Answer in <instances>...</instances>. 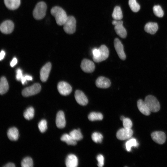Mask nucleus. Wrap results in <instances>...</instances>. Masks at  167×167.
Returning a JSON list of instances; mask_svg holds the SVG:
<instances>
[{
	"label": "nucleus",
	"instance_id": "nucleus-1",
	"mask_svg": "<svg viewBox=\"0 0 167 167\" xmlns=\"http://www.w3.org/2000/svg\"><path fill=\"white\" fill-rule=\"evenodd\" d=\"M50 12L55 18L57 24L60 26L64 24L68 16L62 8L58 6H55L51 9Z\"/></svg>",
	"mask_w": 167,
	"mask_h": 167
},
{
	"label": "nucleus",
	"instance_id": "nucleus-2",
	"mask_svg": "<svg viewBox=\"0 0 167 167\" xmlns=\"http://www.w3.org/2000/svg\"><path fill=\"white\" fill-rule=\"evenodd\" d=\"M47 10V6L43 2L38 3L33 12V15L35 19L40 20L43 19L45 16Z\"/></svg>",
	"mask_w": 167,
	"mask_h": 167
},
{
	"label": "nucleus",
	"instance_id": "nucleus-3",
	"mask_svg": "<svg viewBox=\"0 0 167 167\" xmlns=\"http://www.w3.org/2000/svg\"><path fill=\"white\" fill-rule=\"evenodd\" d=\"M144 101L151 112H156L159 110L160 108V103L154 96H148L145 97Z\"/></svg>",
	"mask_w": 167,
	"mask_h": 167
},
{
	"label": "nucleus",
	"instance_id": "nucleus-4",
	"mask_svg": "<svg viewBox=\"0 0 167 167\" xmlns=\"http://www.w3.org/2000/svg\"><path fill=\"white\" fill-rule=\"evenodd\" d=\"M76 20L73 16H68L63 25L64 31L68 34H73L76 30Z\"/></svg>",
	"mask_w": 167,
	"mask_h": 167
},
{
	"label": "nucleus",
	"instance_id": "nucleus-5",
	"mask_svg": "<svg viewBox=\"0 0 167 167\" xmlns=\"http://www.w3.org/2000/svg\"><path fill=\"white\" fill-rule=\"evenodd\" d=\"M41 87L40 84L36 83L24 89L22 94L23 96L28 97L38 93L41 91Z\"/></svg>",
	"mask_w": 167,
	"mask_h": 167
},
{
	"label": "nucleus",
	"instance_id": "nucleus-6",
	"mask_svg": "<svg viewBox=\"0 0 167 167\" xmlns=\"http://www.w3.org/2000/svg\"><path fill=\"white\" fill-rule=\"evenodd\" d=\"M114 25V29L116 33L121 37L124 38L126 36V31L123 25V21L120 20H114L112 22Z\"/></svg>",
	"mask_w": 167,
	"mask_h": 167
},
{
	"label": "nucleus",
	"instance_id": "nucleus-7",
	"mask_svg": "<svg viewBox=\"0 0 167 167\" xmlns=\"http://www.w3.org/2000/svg\"><path fill=\"white\" fill-rule=\"evenodd\" d=\"M99 54L96 58H93L96 62H99L105 60L109 57V51L107 47L105 45H101L99 48Z\"/></svg>",
	"mask_w": 167,
	"mask_h": 167
},
{
	"label": "nucleus",
	"instance_id": "nucleus-8",
	"mask_svg": "<svg viewBox=\"0 0 167 167\" xmlns=\"http://www.w3.org/2000/svg\"><path fill=\"white\" fill-rule=\"evenodd\" d=\"M57 88L59 93L63 96L68 95L71 92L72 90L71 86L65 81L59 82L58 84Z\"/></svg>",
	"mask_w": 167,
	"mask_h": 167
},
{
	"label": "nucleus",
	"instance_id": "nucleus-9",
	"mask_svg": "<svg viewBox=\"0 0 167 167\" xmlns=\"http://www.w3.org/2000/svg\"><path fill=\"white\" fill-rule=\"evenodd\" d=\"M133 133V131L131 129L124 127L118 131L116 134V137L118 139L125 140L131 137Z\"/></svg>",
	"mask_w": 167,
	"mask_h": 167
},
{
	"label": "nucleus",
	"instance_id": "nucleus-10",
	"mask_svg": "<svg viewBox=\"0 0 167 167\" xmlns=\"http://www.w3.org/2000/svg\"><path fill=\"white\" fill-rule=\"evenodd\" d=\"M80 67L84 72L90 73L94 71L95 66L92 61L88 59H84L82 60Z\"/></svg>",
	"mask_w": 167,
	"mask_h": 167
},
{
	"label": "nucleus",
	"instance_id": "nucleus-11",
	"mask_svg": "<svg viewBox=\"0 0 167 167\" xmlns=\"http://www.w3.org/2000/svg\"><path fill=\"white\" fill-rule=\"evenodd\" d=\"M14 27V25L13 22L10 20H6L1 23L0 29L2 33L9 34L13 32Z\"/></svg>",
	"mask_w": 167,
	"mask_h": 167
},
{
	"label": "nucleus",
	"instance_id": "nucleus-12",
	"mask_svg": "<svg viewBox=\"0 0 167 167\" xmlns=\"http://www.w3.org/2000/svg\"><path fill=\"white\" fill-rule=\"evenodd\" d=\"M115 49L119 58L122 60L126 58V55L124 51L123 46L120 41L117 38L114 41Z\"/></svg>",
	"mask_w": 167,
	"mask_h": 167
},
{
	"label": "nucleus",
	"instance_id": "nucleus-13",
	"mask_svg": "<svg viewBox=\"0 0 167 167\" xmlns=\"http://www.w3.org/2000/svg\"><path fill=\"white\" fill-rule=\"evenodd\" d=\"M152 139L159 144H162L165 141L166 136L164 132L161 131L153 132L151 134Z\"/></svg>",
	"mask_w": 167,
	"mask_h": 167
},
{
	"label": "nucleus",
	"instance_id": "nucleus-14",
	"mask_svg": "<svg viewBox=\"0 0 167 167\" xmlns=\"http://www.w3.org/2000/svg\"><path fill=\"white\" fill-rule=\"evenodd\" d=\"M51 68V64L48 62L44 65L40 71V77L41 80L43 82L47 80Z\"/></svg>",
	"mask_w": 167,
	"mask_h": 167
},
{
	"label": "nucleus",
	"instance_id": "nucleus-15",
	"mask_svg": "<svg viewBox=\"0 0 167 167\" xmlns=\"http://www.w3.org/2000/svg\"><path fill=\"white\" fill-rule=\"evenodd\" d=\"M75 97L76 102L80 105L84 106L88 102V99L84 94L79 90L75 92Z\"/></svg>",
	"mask_w": 167,
	"mask_h": 167
},
{
	"label": "nucleus",
	"instance_id": "nucleus-16",
	"mask_svg": "<svg viewBox=\"0 0 167 167\" xmlns=\"http://www.w3.org/2000/svg\"><path fill=\"white\" fill-rule=\"evenodd\" d=\"M110 80L104 76H100L97 78L96 81V86L99 88H106L111 85Z\"/></svg>",
	"mask_w": 167,
	"mask_h": 167
},
{
	"label": "nucleus",
	"instance_id": "nucleus-17",
	"mask_svg": "<svg viewBox=\"0 0 167 167\" xmlns=\"http://www.w3.org/2000/svg\"><path fill=\"white\" fill-rule=\"evenodd\" d=\"M56 123L57 126L59 128H62L65 126L66 122L65 115L62 111H60L57 113L56 117Z\"/></svg>",
	"mask_w": 167,
	"mask_h": 167
},
{
	"label": "nucleus",
	"instance_id": "nucleus-18",
	"mask_svg": "<svg viewBox=\"0 0 167 167\" xmlns=\"http://www.w3.org/2000/svg\"><path fill=\"white\" fill-rule=\"evenodd\" d=\"M65 164L67 167H76L78 165V159L75 155L73 154L69 155L65 161Z\"/></svg>",
	"mask_w": 167,
	"mask_h": 167
},
{
	"label": "nucleus",
	"instance_id": "nucleus-19",
	"mask_svg": "<svg viewBox=\"0 0 167 167\" xmlns=\"http://www.w3.org/2000/svg\"><path fill=\"white\" fill-rule=\"evenodd\" d=\"M137 105L139 110L142 114L147 116L150 114L151 112L144 101L141 99L139 100L137 102Z\"/></svg>",
	"mask_w": 167,
	"mask_h": 167
},
{
	"label": "nucleus",
	"instance_id": "nucleus-20",
	"mask_svg": "<svg viewBox=\"0 0 167 167\" xmlns=\"http://www.w3.org/2000/svg\"><path fill=\"white\" fill-rule=\"evenodd\" d=\"M158 28L157 24L156 23L150 22L147 23L144 27V30L151 34L155 33Z\"/></svg>",
	"mask_w": 167,
	"mask_h": 167
},
{
	"label": "nucleus",
	"instance_id": "nucleus-21",
	"mask_svg": "<svg viewBox=\"0 0 167 167\" xmlns=\"http://www.w3.org/2000/svg\"><path fill=\"white\" fill-rule=\"evenodd\" d=\"M6 7L11 10H15L18 8L20 4V0H4Z\"/></svg>",
	"mask_w": 167,
	"mask_h": 167
},
{
	"label": "nucleus",
	"instance_id": "nucleus-22",
	"mask_svg": "<svg viewBox=\"0 0 167 167\" xmlns=\"http://www.w3.org/2000/svg\"><path fill=\"white\" fill-rule=\"evenodd\" d=\"M7 135L8 138L11 140L15 141L19 137V131L15 127H12L9 128L7 132Z\"/></svg>",
	"mask_w": 167,
	"mask_h": 167
},
{
	"label": "nucleus",
	"instance_id": "nucleus-23",
	"mask_svg": "<svg viewBox=\"0 0 167 167\" xmlns=\"http://www.w3.org/2000/svg\"><path fill=\"white\" fill-rule=\"evenodd\" d=\"M9 89V85L6 78L2 77L0 82V93L1 95L7 92Z\"/></svg>",
	"mask_w": 167,
	"mask_h": 167
},
{
	"label": "nucleus",
	"instance_id": "nucleus-24",
	"mask_svg": "<svg viewBox=\"0 0 167 167\" xmlns=\"http://www.w3.org/2000/svg\"><path fill=\"white\" fill-rule=\"evenodd\" d=\"M61 140L65 142L67 144L75 145L76 143V141L74 140L69 134H63L61 138Z\"/></svg>",
	"mask_w": 167,
	"mask_h": 167
},
{
	"label": "nucleus",
	"instance_id": "nucleus-25",
	"mask_svg": "<svg viewBox=\"0 0 167 167\" xmlns=\"http://www.w3.org/2000/svg\"><path fill=\"white\" fill-rule=\"evenodd\" d=\"M112 17L116 20H121L123 17L122 12L120 6H115L112 14Z\"/></svg>",
	"mask_w": 167,
	"mask_h": 167
},
{
	"label": "nucleus",
	"instance_id": "nucleus-26",
	"mask_svg": "<svg viewBox=\"0 0 167 167\" xmlns=\"http://www.w3.org/2000/svg\"><path fill=\"white\" fill-rule=\"evenodd\" d=\"M69 135L76 141L80 140L83 138V136L79 129L73 130L70 133Z\"/></svg>",
	"mask_w": 167,
	"mask_h": 167
},
{
	"label": "nucleus",
	"instance_id": "nucleus-27",
	"mask_svg": "<svg viewBox=\"0 0 167 167\" xmlns=\"http://www.w3.org/2000/svg\"><path fill=\"white\" fill-rule=\"evenodd\" d=\"M88 118L91 121L101 120L103 118V116L100 113L92 112L89 114Z\"/></svg>",
	"mask_w": 167,
	"mask_h": 167
},
{
	"label": "nucleus",
	"instance_id": "nucleus-28",
	"mask_svg": "<svg viewBox=\"0 0 167 167\" xmlns=\"http://www.w3.org/2000/svg\"><path fill=\"white\" fill-rule=\"evenodd\" d=\"M34 110L32 107L28 108L24 113V116L26 119L30 120L32 119L34 116Z\"/></svg>",
	"mask_w": 167,
	"mask_h": 167
},
{
	"label": "nucleus",
	"instance_id": "nucleus-29",
	"mask_svg": "<svg viewBox=\"0 0 167 167\" xmlns=\"http://www.w3.org/2000/svg\"><path fill=\"white\" fill-rule=\"evenodd\" d=\"M128 4L131 10L134 12H137L140 9V6L136 0H129Z\"/></svg>",
	"mask_w": 167,
	"mask_h": 167
},
{
	"label": "nucleus",
	"instance_id": "nucleus-30",
	"mask_svg": "<svg viewBox=\"0 0 167 167\" xmlns=\"http://www.w3.org/2000/svg\"><path fill=\"white\" fill-rule=\"evenodd\" d=\"M138 143L136 140L134 138H132L128 140L126 143L125 146L127 151L129 152L131 150L132 147H136L138 145Z\"/></svg>",
	"mask_w": 167,
	"mask_h": 167
},
{
	"label": "nucleus",
	"instance_id": "nucleus-31",
	"mask_svg": "<svg viewBox=\"0 0 167 167\" xmlns=\"http://www.w3.org/2000/svg\"><path fill=\"white\" fill-rule=\"evenodd\" d=\"M22 167H32L33 166V162L32 159L29 157L24 158L21 163Z\"/></svg>",
	"mask_w": 167,
	"mask_h": 167
},
{
	"label": "nucleus",
	"instance_id": "nucleus-32",
	"mask_svg": "<svg viewBox=\"0 0 167 167\" xmlns=\"http://www.w3.org/2000/svg\"><path fill=\"white\" fill-rule=\"evenodd\" d=\"M154 14L158 17H162L164 15V12L161 7L159 5H155L153 8Z\"/></svg>",
	"mask_w": 167,
	"mask_h": 167
},
{
	"label": "nucleus",
	"instance_id": "nucleus-33",
	"mask_svg": "<svg viewBox=\"0 0 167 167\" xmlns=\"http://www.w3.org/2000/svg\"><path fill=\"white\" fill-rule=\"evenodd\" d=\"M103 138L102 135L97 132H94L92 135V140L96 143H100Z\"/></svg>",
	"mask_w": 167,
	"mask_h": 167
},
{
	"label": "nucleus",
	"instance_id": "nucleus-34",
	"mask_svg": "<svg viewBox=\"0 0 167 167\" xmlns=\"http://www.w3.org/2000/svg\"><path fill=\"white\" fill-rule=\"evenodd\" d=\"M39 131L41 133L45 132L47 129V122L45 119L41 120L38 124Z\"/></svg>",
	"mask_w": 167,
	"mask_h": 167
},
{
	"label": "nucleus",
	"instance_id": "nucleus-35",
	"mask_svg": "<svg viewBox=\"0 0 167 167\" xmlns=\"http://www.w3.org/2000/svg\"><path fill=\"white\" fill-rule=\"evenodd\" d=\"M123 125L124 128L131 129L132 126L131 121L128 118H125L122 121Z\"/></svg>",
	"mask_w": 167,
	"mask_h": 167
},
{
	"label": "nucleus",
	"instance_id": "nucleus-36",
	"mask_svg": "<svg viewBox=\"0 0 167 167\" xmlns=\"http://www.w3.org/2000/svg\"><path fill=\"white\" fill-rule=\"evenodd\" d=\"M98 161L97 165L99 167H102L104 165V157L101 154L98 155L96 157Z\"/></svg>",
	"mask_w": 167,
	"mask_h": 167
},
{
	"label": "nucleus",
	"instance_id": "nucleus-37",
	"mask_svg": "<svg viewBox=\"0 0 167 167\" xmlns=\"http://www.w3.org/2000/svg\"><path fill=\"white\" fill-rule=\"evenodd\" d=\"M32 77L30 75H23L21 80L23 84H25L27 81L32 80Z\"/></svg>",
	"mask_w": 167,
	"mask_h": 167
},
{
	"label": "nucleus",
	"instance_id": "nucleus-38",
	"mask_svg": "<svg viewBox=\"0 0 167 167\" xmlns=\"http://www.w3.org/2000/svg\"><path fill=\"white\" fill-rule=\"evenodd\" d=\"M22 70L20 68H18L16 70V78L18 81H20L23 76Z\"/></svg>",
	"mask_w": 167,
	"mask_h": 167
},
{
	"label": "nucleus",
	"instance_id": "nucleus-39",
	"mask_svg": "<svg viewBox=\"0 0 167 167\" xmlns=\"http://www.w3.org/2000/svg\"><path fill=\"white\" fill-rule=\"evenodd\" d=\"M17 60L15 57H14L10 62V65L11 67L14 66L17 63Z\"/></svg>",
	"mask_w": 167,
	"mask_h": 167
},
{
	"label": "nucleus",
	"instance_id": "nucleus-40",
	"mask_svg": "<svg viewBox=\"0 0 167 167\" xmlns=\"http://www.w3.org/2000/svg\"><path fill=\"white\" fill-rule=\"evenodd\" d=\"M4 167H15V165L12 163H8L4 166H3Z\"/></svg>",
	"mask_w": 167,
	"mask_h": 167
},
{
	"label": "nucleus",
	"instance_id": "nucleus-41",
	"mask_svg": "<svg viewBox=\"0 0 167 167\" xmlns=\"http://www.w3.org/2000/svg\"><path fill=\"white\" fill-rule=\"evenodd\" d=\"M5 55V53L4 50H2L0 54V60H1L4 58Z\"/></svg>",
	"mask_w": 167,
	"mask_h": 167
},
{
	"label": "nucleus",
	"instance_id": "nucleus-42",
	"mask_svg": "<svg viewBox=\"0 0 167 167\" xmlns=\"http://www.w3.org/2000/svg\"><path fill=\"white\" fill-rule=\"evenodd\" d=\"M125 118V117L123 116H122L120 117V119L121 120L123 121V120Z\"/></svg>",
	"mask_w": 167,
	"mask_h": 167
}]
</instances>
